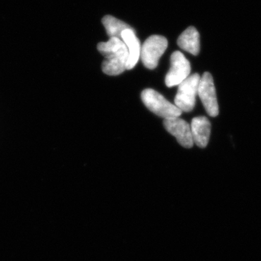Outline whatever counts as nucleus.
<instances>
[{
  "label": "nucleus",
  "mask_w": 261,
  "mask_h": 261,
  "mask_svg": "<svg viewBox=\"0 0 261 261\" xmlns=\"http://www.w3.org/2000/svg\"><path fill=\"white\" fill-rule=\"evenodd\" d=\"M97 49L105 57L102 64L103 73L109 75H118L127 70L128 48L121 39L110 38L107 42H99Z\"/></svg>",
  "instance_id": "nucleus-1"
},
{
  "label": "nucleus",
  "mask_w": 261,
  "mask_h": 261,
  "mask_svg": "<svg viewBox=\"0 0 261 261\" xmlns=\"http://www.w3.org/2000/svg\"><path fill=\"white\" fill-rule=\"evenodd\" d=\"M142 102L151 112L161 118H176L182 111L175 105L168 102L163 95L152 89H146L141 94Z\"/></svg>",
  "instance_id": "nucleus-2"
},
{
  "label": "nucleus",
  "mask_w": 261,
  "mask_h": 261,
  "mask_svg": "<svg viewBox=\"0 0 261 261\" xmlns=\"http://www.w3.org/2000/svg\"><path fill=\"white\" fill-rule=\"evenodd\" d=\"M201 76L194 73L187 77L178 85V92L175 97V106L184 112H191L195 106L196 96L198 90Z\"/></svg>",
  "instance_id": "nucleus-3"
},
{
  "label": "nucleus",
  "mask_w": 261,
  "mask_h": 261,
  "mask_svg": "<svg viewBox=\"0 0 261 261\" xmlns=\"http://www.w3.org/2000/svg\"><path fill=\"white\" fill-rule=\"evenodd\" d=\"M166 37L152 35L146 39L141 48L140 58L146 68L153 70L159 65L160 58L164 54L168 47Z\"/></svg>",
  "instance_id": "nucleus-4"
},
{
  "label": "nucleus",
  "mask_w": 261,
  "mask_h": 261,
  "mask_svg": "<svg viewBox=\"0 0 261 261\" xmlns=\"http://www.w3.org/2000/svg\"><path fill=\"white\" fill-rule=\"evenodd\" d=\"M197 94L207 114L211 117L217 116L219 113V103L216 97L214 79L208 72H205L201 76Z\"/></svg>",
  "instance_id": "nucleus-5"
},
{
  "label": "nucleus",
  "mask_w": 261,
  "mask_h": 261,
  "mask_svg": "<svg viewBox=\"0 0 261 261\" xmlns=\"http://www.w3.org/2000/svg\"><path fill=\"white\" fill-rule=\"evenodd\" d=\"M191 65L186 57L181 51H176L171 56V68L166 76V85L168 87L178 86L190 76Z\"/></svg>",
  "instance_id": "nucleus-6"
},
{
  "label": "nucleus",
  "mask_w": 261,
  "mask_h": 261,
  "mask_svg": "<svg viewBox=\"0 0 261 261\" xmlns=\"http://www.w3.org/2000/svg\"><path fill=\"white\" fill-rule=\"evenodd\" d=\"M163 125L171 135L176 137L178 143L182 147L185 148H191L193 147L191 126L185 120L178 117L166 118L163 121Z\"/></svg>",
  "instance_id": "nucleus-7"
},
{
  "label": "nucleus",
  "mask_w": 261,
  "mask_h": 261,
  "mask_svg": "<svg viewBox=\"0 0 261 261\" xmlns=\"http://www.w3.org/2000/svg\"><path fill=\"white\" fill-rule=\"evenodd\" d=\"M190 126L194 144L200 148H205L210 140L211 122L205 116L195 117L192 119Z\"/></svg>",
  "instance_id": "nucleus-8"
},
{
  "label": "nucleus",
  "mask_w": 261,
  "mask_h": 261,
  "mask_svg": "<svg viewBox=\"0 0 261 261\" xmlns=\"http://www.w3.org/2000/svg\"><path fill=\"white\" fill-rule=\"evenodd\" d=\"M121 39L126 44L128 51V61L127 70L135 68L140 58L141 46L140 39L136 35L135 29H125L121 33Z\"/></svg>",
  "instance_id": "nucleus-9"
},
{
  "label": "nucleus",
  "mask_w": 261,
  "mask_h": 261,
  "mask_svg": "<svg viewBox=\"0 0 261 261\" xmlns=\"http://www.w3.org/2000/svg\"><path fill=\"white\" fill-rule=\"evenodd\" d=\"M177 44L183 50L198 56L200 50V34L195 27H189L179 36Z\"/></svg>",
  "instance_id": "nucleus-10"
},
{
  "label": "nucleus",
  "mask_w": 261,
  "mask_h": 261,
  "mask_svg": "<svg viewBox=\"0 0 261 261\" xmlns=\"http://www.w3.org/2000/svg\"><path fill=\"white\" fill-rule=\"evenodd\" d=\"M102 23L110 38L118 37L121 39V33L125 29H132L129 25L112 15H106L103 17Z\"/></svg>",
  "instance_id": "nucleus-11"
}]
</instances>
